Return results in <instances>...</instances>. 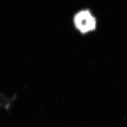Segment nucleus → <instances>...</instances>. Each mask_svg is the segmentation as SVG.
Wrapping results in <instances>:
<instances>
[{"instance_id": "nucleus-1", "label": "nucleus", "mask_w": 127, "mask_h": 127, "mask_svg": "<svg viewBox=\"0 0 127 127\" xmlns=\"http://www.w3.org/2000/svg\"><path fill=\"white\" fill-rule=\"evenodd\" d=\"M73 23L75 28L83 35L93 32L96 28V18L88 9L77 12L73 16Z\"/></svg>"}]
</instances>
